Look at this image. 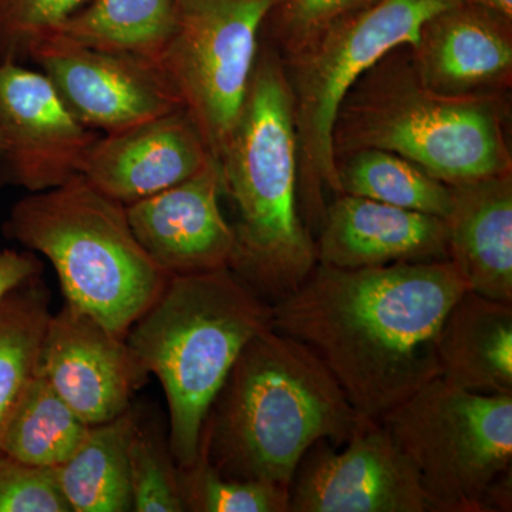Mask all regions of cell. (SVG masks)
<instances>
[{"instance_id": "12", "label": "cell", "mask_w": 512, "mask_h": 512, "mask_svg": "<svg viewBox=\"0 0 512 512\" xmlns=\"http://www.w3.org/2000/svg\"><path fill=\"white\" fill-rule=\"evenodd\" d=\"M30 60L84 126L119 133L171 111L181 101L157 63L124 53L93 49L53 36Z\"/></svg>"}, {"instance_id": "6", "label": "cell", "mask_w": 512, "mask_h": 512, "mask_svg": "<svg viewBox=\"0 0 512 512\" xmlns=\"http://www.w3.org/2000/svg\"><path fill=\"white\" fill-rule=\"evenodd\" d=\"M6 237L49 259L67 305L126 339L171 275L147 254L126 205L82 174L52 190L29 192L3 225Z\"/></svg>"}, {"instance_id": "22", "label": "cell", "mask_w": 512, "mask_h": 512, "mask_svg": "<svg viewBox=\"0 0 512 512\" xmlns=\"http://www.w3.org/2000/svg\"><path fill=\"white\" fill-rule=\"evenodd\" d=\"M90 427L35 372L6 421L0 454L32 466L56 468L73 456Z\"/></svg>"}, {"instance_id": "14", "label": "cell", "mask_w": 512, "mask_h": 512, "mask_svg": "<svg viewBox=\"0 0 512 512\" xmlns=\"http://www.w3.org/2000/svg\"><path fill=\"white\" fill-rule=\"evenodd\" d=\"M222 192L214 160L183 183L126 205L128 222L141 247L171 276L229 268L235 234L221 211Z\"/></svg>"}, {"instance_id": "11", "label": "cell", "mask_w": 512, "mask_h": 512, "mask_svg": "<svg viewBox=\"0 0 512 512\" xmlns=\"http://www.w3.org/2000/svg\"><path fill=\"white\" fill-rule=\"evenodd\" d=\"M0 183L40 192L80 174L100 137L66 106L45 73L0 60Z\"/></svg>"}, {"instance_id": "32", "label": "cell", "mask_w": 512, "mask_h": 512, "mask_svg": "<svg viewBox=\"0 0 512 512\" xmlns=\"http://www.w3.org/2000/svg\"><path fill=\"white\" fill-rule=\"evenodd\" d=\"M467 3L481 6L488 10L504 16V18L512 20V0H466Z\"/></svg>"}, {"instance_id": "8", "label": "cell", "mask_w": 512, "mask_h": 512, "mask_svg": "<svg viewBox=\"0 0 512 512\" xmlns=\"http://www.w3.org/2000/svg\"><path fill=\"white\" fill-rule=\"evenodd\" d=\"M379 421L430 512H490L488 490L512 467V394L471 393L437 377Z\"/></svg>"}, {"instance_id": "27", "label": "cell", "mask_w": 512, "mask_h": 512, "mask_svg": "<svg viewBox=\"0 0 512 512\" xmlns=\"http://www.w3.org/2000/svg\"><path fill=\"white\" fill-rule=\"evenodd\" d=\"M86 0H0V60L30 59Z\"/></svg>"}, {"instance_id": "20", "label": "cell", "mask_w": 512, "mask_h": 512, "mask_svg": "<svg viewBox=\"0 0 512 512\" xmlns=\"http://www.w3.org/2000/svg\"><path fill=\"white\" fill-rule=\"evenodd\" d=\"M136 417L126 413L90 427L73 456L56 467L57 480L73 512H131L128 447Z\"/></svg>"}, {"instance_id": "31", "label": "cell", "mask_w": 512, "mask_h": 512, "mask_svg": "<svg viewBox=\"0 0 512 512\" xmlns=\"http://www.w3.org/2000/svg\"><path fill=\"white\" fill-rule=\"evenodd\" d=\"M511 468L501 474L491 485L487 493V505L490 511H511L512 480Z\"/></svg>"}, {"instance_id": "30", "label": "cell", "mask_w": 512, "mask_h": 512, "mask_svg": "<svg viewBox=\"0 0 512 512\" xmlns=\"http://www.w3.org/2000/svg\"><path fill=\"white\" fill-rule=\"evenodd\" d=\"M42 268L35 252L0 249V305L13 292L39 279Z\"/></svg>"}, {"instance_id": "13", "label": "cell", "mask_w": 512, "mask_h": 512, "mask_svg": "<svg viewBox=\"0 0 512 512\" xmlns=\"http://www.w3.org/2000/svg\"><path fill=\"white\" fill-rule=\"evenodd\" d=\"M36 373L89 426L130 410L148 376L126 339L67 303L50 316Z\"/></svg>"}, {"instance_id": "25", "label": "cell", "mask_w": 512, "mask_h": 512, "mask_svg": "<svg viewBox=\"0 0 512 512\" xmlns=\"http://www.w3.org/2000/svg\"><path fill=\"white\" fill-rule=\"evenodd\" d=\"M178 473L185 511L289 512V487L221 476L202 454Z\"/></svg>"}, {"instance_id": "15", "label": "cell", "mask_w": 512, "mask_h": 512, "mask_svg": "<svg viewBox=\"0 0 512 512\" xmlns=\"http://www.w3.org/2000/svg\"><path fill=\"white\" fill-rule=\"evenodd\" d=\"M217 160L184 107L94 141L80 174L128 205L183 183Z\"/></svg>"}, {"instance_id": "24", "label": "cell", "mask_w": 512, "mask_h": 512, "mask_svg": "<svg viewBox=\"0 0 512 512\" xmlns=\"http://www.w3.org/2000/svg\"><path fill=\"white\" fill-rule=\"evenodd\" d=\"M49 293L39 279L0 305V439L13 407L36 372L49 323Z\"/></svg>"}, {"instance_id": "7", "label": "cell", "mask_w": 512, "mask_h": 512, "mask_svg": "<svg viewBox=\"0 0 512 512\" xmlns=\"http://www.w3.org/2000/svg\"><path fill=\"white\" fill-rule=\"evenodd\" d=\"M466 0H376L289 57L305 224L320 227L325 191L340 194L332 131L340 103L362 74L402 46H414L424 23ZM311 231V229H309Z\"/></svg>"}, {"instance_id": "28", "label": "cell", "mask_w": 512, "mask_h": 512, "mask_svg": "<svg viewBox=\"0 0 512 512\" xmlns=\"http://www.w3.org/2000/svg\"><path fill=\"white\" fill-rule=\"evenodd\" d=\"M0 512H73L56 468L32 466L0 454Z\"/></svg>"}, {"instance_id": "1", "label": "cell", "mask_w": 512, "mask_h": 512, "mask_svg": "<svg viewBox=\"0 0 512 512\" xmlns=\"http://www.w3.org/2000/svg\"><path fill=\"white\" fill-rule=\"evenodd\" d=\"M468 291L451 261L320 264L272 305V328L311 349L356 412L379 421L440 377L437 338Z\"/></svg>"}, {"instance_id": "9", "label": "cell", "mask_w": 512, "mask_h": 512, "mask_svg": "<svg viewBox=\"0 0 512 512\" xmlns=\"http://www.w3.org/2000/svg\"><path fill=\"white\" fill-rule=\"evenodd\" d=\"M177 2V28L157 66L218 160L247 100L259 29L279 0Z\"/></svg>"}, {"instance_id": "26", "label": "cell", "mask_w": 512, "mask_h": 512, "mask_svg": "<svg viewBox=\"0 0 512 512\" xmlns=\"http://www.w3.org/2000/svg\"><path fill=\"white\" fill-rule=\"evenodd\" d=\"M134 512H184L180 473L170 447L134 429L128 447Z\"/></svg>"}, {"instance_id": "18", "label": "cell", "mask_w": 512, "mask_h": 512, "mask_svg": "<svg viewBox=\"0 0 512 512\" xmlns=\"http://www.w3.org/2000/svg\"><path fill=\"white\" fill-rule=\"evenodd\" d=\"M448 261L468 291L512 303V175L451 187Z\"/></svg>"}, {"instance_id": "19", "label": "cell", "mask_w": 512, "mask_h": 512, "mask_svg": "<svg viewBox=\"0 0 512 512\" xmlns=\"http://www.w3.org/2000/svg\"><path fill=\"white\" fill-rule=\"evenodd\" d=\"M440 379L478 394H512V303L466 291L437 338Z\"/></svg>"}, {"instance_id": "33", "label": "cell", "mask_w": 512, "mask_h": 512, "mask_svg": "<svg viewBox=\"0 0 512 512\" xmlns=\"http://www.w3.org/2000/svg\"><path fill=\"white\" fill-rule=\"evenodd\" d=\"M3 146H5V143H3L2 130H0V154H2Z\"/></svg>"}, {"instance_id": "29", "label": "cell", "mask_w": 512, "mask_h": 512, "mask_svg": "<svg viewBox=\"0 0 512 512\" xmlns=\"http://www.w3.org/2000/svg\"><path fill=\"white\" fill-rule=\"evenodd\" d=\"M376 0H279V37L289 57L311 46L339 20Z\"/></svg>"}, {"instance_id": "3", "label": "cell", "mask_w": 512, "mask_h": 512, "mask_svg": "<svg viewBox=\"0 0 512 512\" xmlns=\"http://www.w3.org/2000/svg\"><path fill=\"white\" fill-rule=\"evenodd\" d=\"M222 190L234 202L235 252L229 268L274 305L318 265L299 208V158L288 73L258 57L244 109L222 148Z\"/></svg>"}, {"instance_id": "2", "label": "cell", "mask_w": 512, "mask_h": 512, "mask_svg": "<svg viewBox=\"0 0 512 512\" xmlns=\"http://www.w3.org/2000/svg\"><path fill=\"white\" fill-rule=\"evenodd\" d=\"M365 420L311 349L269 328L232 367L198 454L221 476L289 487L309 448L342 446Z\"/></svg>"}, {"instance_id": "10", "label": "cell", "mask_w": 512, "mask_h": 512, "mask_svg": "<svg viewBox=\"0 0 512 512\" xmlns=\"http://www.w3.org/2000/svg\"><path fill=\"white\" fill-rule=\"evenodd\" d=\"M289 512H430L419 477L380 421L366 419L342 451L320 440L289 485Z\"/></svg>"}, {"instance_id": "5", "label": "cell", "mask_w": 512, "mask_h": 512, "mask_svg": "<svg viewBox=\"0 0 512 512\" xmlns=\"http://www.w3.org/2000/svg\"><path fill=\"white\" fill-rule=\"evenodd\" d=\"M332 148L335 158L365 148L390 151L450 187L512 168L500 101L429 89L409 46L384 56L350 87L333 124Z\"/></svg>"}, {"instance_id": "23", "label": "cell", "mask_w": 512, "mask_h": 512, "mask_svg": "<svg viewBox=\"0 0 512 512\" xmlns=\"http://www.w3.org/2000/svg\"><path fill=\"white\" fill-rule=\"evenodd\" d=\"M340 194L444 218L453 192L412 161L390 151L365 148L335 158Z\"/></svg>"}, {"instance_id": "21", "label": "cell", "mask_w": 512, "mask_h": 512, "mask_svg": "<svg viewBox=\"0 0 512 512\" xmlns=\"http://www.w3.org/2000/svg\"><path fill=\"white\" fill-rule=\"evenodd\" d=\"M177 0H92L56 36L157 63L177 28Z\"/></svg>"}, {"instance_id": "17", "label": "cell", "mask_w": 512, "mask_h": 512, "mask_svg": "<svg viewBox=\"0 0 512 512\" xmlns=\"http://www.w3.org/2000/svg\"><path fill=\"white\" fill-rule=\"evenodd\" d=\"M511 22L467 2L437 13L409 46L421 82L447 96L494 94L511 79Z\"/></svg>"}, {"instance_id": "16", "label": "cell", "mask_w": 512, "mask_h": 512, "mask_svg": "<svg viewBox=\"0 0 512 512\" xmlns=\"http://www.w3.org/2000/svg\"><path fill=\"white\" fill-rule=\"evenodd\" d=\"M318 262L340 269L447 261L444 218L339 194L326 207Z\"/></svg>"}, {"instance_id": "4", "label": "cell", "mask_w": 512, "mask_h": 512, "mask_svg": "<svg viewBox=\"0 0 512 512\" xmlns=\"http://www.w3.org/2000/svg\"><path fill=\"white\" fill-rule=\"evenodd\" d=\"M272 328V303L231 268L173 275L126 342L163 386L171 456L187 467L200 453L212 404L245 346Z\"/></svg>"}]
</instances>
